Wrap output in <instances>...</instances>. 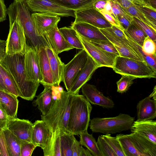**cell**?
Masks as SVG:
<instances>
[{
    "label": "cell",
    "mask_w": 156,
    "mask_h": 156,
    "mask_svg": "<svg viewBox=\"0 0 156 156\" xmlns=\"http://www.w3.org/2000/svg\"><path fill=\"white\" fill-rule=\"evenodd\" d=\"M145 2L150 7L156 9V0H145Z\"/></svg>",
    "instance_id": "58"
},
{
    "label": "cell",
    "mask_w": 156,
    "mask_h": 156,
    "mask_svg": "<svg viewBox=\"0 0 156 156\" xmlns=\"http://www.w3.org/2000/svg\"><path fill=\"white\" fill-rule=\"evenodd\" d=\"M128 135L142 156H156V144L136 133Z\"/></svg>",
    "instance_id": "23"
},
{
    "label": "cell",
    "mask_w": 156,
    "mask_h": 156,
    "mask_svg": "<svg viewBox=\"0 0 156 156\" xmlns=\"http://www.w3.org/2000/svg\"><path fill=\"white\" fill-rule=\"evenodd\" d=\"M112 68L115 73L121 75L130 76L136 78H156V72L145 61L127 57L117 56Z\"/></svg>",
    "instance_id": "7"
},
{
    "label": "cell",
    "mask_w": 156,
    "mask_h": 156,
    "mask_svg": "<svg viewBox=\"0 0 156 156\" xmlns=\"http://www.w3.org/2000/svg\"><path fill=\"white\" fill-rule=\"evenodd\" d=\"M142 55L148 65L155 72H156V55H148L143 53Z\"/></svg>",
    "instance_id": "49"
},
{
    "label": "cell",
    "mask_w": 156,
    "mask_h": 156,
    "mask_svg": "<svg viewBox=\"0 0 156 156\" xmlns=\"http://www.w3.org/2000/svg\"><path fill=\"white\" fill-rule=\"evenodd\" d=\"M66 41L73 48L84 49V47L76 31L71 27H64L58 29Z\"/></svg>",
    "instance_id": "31"
},
{
    "label": "cell",
    "mask_w": 156,
    "mask_h": 156,
    "mask_svg": "<svg viewBox=\"0 0 156 156\" xmlns=\"http://www.w3.org/2000/svg\"><path fill=\"white\" fill-rule=\"evenodd\" d=\"M0 71L6 91L17 98L19 97L17 86L14 80L10 74L0 64Z\"/></svg>",
    "instance_id": "34"
},
{
    "label": "cell",
    "mask_w": 156,
    "mask_h": 156,
    "mask_svg": "<svg viewBox=\"0 0 156 156\" xmlns=\"http://www.w3.org/2000/svg\"><path fill=\"white\" fill-rule=\"evenodd\" d=\"M117 20L119 22L122 27L126 30L133 20V17L132 16H122L118 17Z\"/></svg>",
    "instance_id": "51"
},
{
    "label": "cell",
    "mask_w": 156,
    "mask_h": 156,
    "mask_svg": "<svg viewBox=\"0 0 156 156\" xmlns=\"http://www.w3.org/2000/svg\"><path fill=\"white\" fill-rule=\"evenodd\" d=\"M31 11L58 16L75 17V11L65 8L52 0H25Z\"/></svg>",
    "instance_id": "10"
},
{
    "label": "cell",
    "mask_w": 156,
    "mask_h": 156,
    "mask_svg": "<svg viewBox=\"0 0 156 156\" xmlns=\"http://www.w3.org/2000/svg\"><path fill=\"white\" fill-rule=\"evenodd\" d=\"M3 131L9 156H20L21 140L8 129Z\"/></svg>",
    "instance_id": "29"
},
{
    "label": "cell",
    "mask_w": 156,
    "mask_h": 156,
    "mask_svg": "<svg viewBox=\"0 0 156 156\" xmlns=\"http://www.w3.org/2000/svg\"><path fill=\"white\" fill-rule=\"evenodd\" d=\"M133 3L135 5L144 6L150 7L147 4L145 0H131ZM151 8V7H150Z\"/></svg>",
    "instance_id": "56"
},
{
    "label": "cell",
    "mask_w": 156,
    "mask_h": 156,
    "mask_svg": "<svg viewBox=\"0 0 156 156\" xmlns=\"http://www.w3.org/2000/svg\"><path fill=\"white\" fill-rule=\"evenodd\" d=\"M135 6L144 14L148 19L156 25V9L144 6Z\"/></svg>",
    "instance_id": "45"
},
{
    "label": "cell",
    "mask_w": 156,
    "mask_h": 156,
    "mask_svg": "<svg viewBox=\"0 0 156 156\" xmlns=\"http://www.w3.org/2000/svg\"><path fill=\"white\" fill-rule=\"evenodd\" d=\"M31 17L37 32L42 36L60 20V17L48 13L34 12L31 14Z\"/></svg>",
    "instance_id": "20"
},
{
    "label": "cell",
    "mask_w": 156,
    "mask_h": 156,
    "mask_svg": "<svg viewBox=\"0 0 156 156\" xmlns=\"http://www.w3.org/2000/svg\"><path fill=\"white\" fill-rule=\"evenodd\" d=\"M24 55L20 54L7 55L0 64L14 80L18 96L27 101H32L35 96L40 83L28 80L25 70Z\"/></svg>",
    "instance_id": "1"
},
{
    "label": "cell",
    "mask_w": 156,
    "mask_h": 156,
    "mask_svg": "<svg viewBox=\"0 0 156 156\" xmlns=\"http://www.w3.org/2000/svg\"><path fill=\"white\" fill-rule=\"evenodd\" d=\"M6 41L0 39V63L7 55L6 52Z\"/></svg>",
    "instance_id": "55"
},
{
    "label": "cell",
    "mask_w": 156,
    "mask_h": 156,
    "mask_svg": "<svg viewBox=\"0 0 156 156\" xmlns=\"http://www.w3.org/2000/svg\"><path fill=\"white\" fill-rule=\"evenodd\" d=\"M134 121V117L120 113L114 117L94 118L90 119L89 126L93 133L113 134L130 129Z\"/></svg>",
    "instance_id": "6"
},
{
    "label": "cell",
    "mask_w": 156,
    "mask_h": 156,
    "mask_svg": "<svg viewBox=\"0 0 156 156\" xmlns=\"http://www.w3.org/2000/svg\"><path fill=\"white\" fill-rule=\"evenodd\" d=\"M151 98H152L153 99L156 100V87L155 86L154 88L152 93L149 95Z\"/></svg>",
    "instance_id": "60"
},
{
    "label": "cell",
    "mask_w": 156,
    "mask_h": 156,
    "mask_svg": "<svg viewBox=\"0 0 156 156\" xmlns=\"http://www.w3.org/2000/svg\"><path fill=\"white\" fill-rule=\"evenodd\" d=\"M65 8L75 11L92 6L94 0H52Z\"/></svg>",
    "instance_id": "33"
},
{
    "label": "cell",
    "mask_w": 156,
    "mask_h": 156,
    "mask_svg": "<svg viewBox=\"0 0 156 156\" xmlns=\"http://www.w3.org/2000/svg\"><path fill=\"white\" fill-rule=\"evenodd\" d=\"M73 94L62 90L55 100L50 110L41 119L49 128L51 134L59 132H68V122Z\"/></svg>",
    "instance_id": "2"
},
{
    "label": "cell",
    "mask_w": 156,
    "mask_h": 156,
    "mask_svg": "<svg viewBox=\"0 0 156 156\" xmlns=\"http://www.w3.org/2000/svg\"><path fill=\"white\" fill-rule=\"evenodd\" d=\"M138 121L152 120L156 117V100L149 96L140 100L136 105Z\"/></svg>",
    "instance_id": "21"
},
{
    "label": "cell",
    "mask_w": 156,
    "mask_h": 156,
    "mask_svg": "<svg viewBox=\"0 0 156 156\" xmlns=\"http://www.w3.org/2000/svg\"><path fill=\"white\" fill-rule=\"evenodd\" d=\"M19 101L14 95L0 90V104L9 118L16 117Z\"/></svg>",
    "instance_id": "27"
},
{
    "label": "cell",
    "mask_w": 156,
    "mask_h": 156,
    "mask_svg": "<svg viewBox=\"0 0 156 156\" xmlns=\"http://www.w3.org/2000/svg\"></svg>",
    "instance_id": "62"
},
{
    "label": "cell",
    "mask_w": 156,
    "mask_h": 156,
    "mask_svg": "<svg viewBox=\"0 0 156 156\" xmlns=\"http://www.w3.org/2000/svg\"><path fill=\"white\" fill-rule=\"evenodd\" d=\"M113 0L117 3L126 12L129 7L133 5H135L133 3L131 0Z\"/></svg>",
    "instance_id": "52"
},
{
    "label": "cell",
    "mask_w": 156,
    "mask_h": 156,
    "mask_svg": "<svg viewBox=\"0 0 156 156\" xmlns=\"http://www.w3.org/2000/svg\"><path fill=\"white\" fill-rule=\"evenodd\" d=\"M44 89L42 92L37 96V98L33 102V105L37 107L42 113L44 115L52 107L55 99L53 94V86L43 85Z\"/></svg>",
    "instance_id": "24"
},
{
    "label": "cell",
    "mask_w": 156,
    "mask_h": 156,
    "mask_svg": "<svg viewBox=\"0 0 156 156\" xmlns=\"http://www.w3.org/2000/svg\"><path fill=\"white\" fill-rule=\"evenodd\" d=\"M92 43L103 50L113 53L117 56H119L117 50L113 44L108 40H92L90 41Z\"/></svg>",
    "instance_id": "40"
},
{
    "label": "cell",
    "mask_w": 156,
    "mask_h": 156,
    "mask_svg": "<svg viewBox=\"0 0 156 156\" xmlns=\"http://www.w3.org/2000/svg\"><path fill=\"white\" fill-rule=\"evenodd\" d=\"M51 131L42 120H37L33 123L31 142L36 146L45 150L48 144L51 137Z\"/></svg>",
    "instance_id": "19"
},
{
    "label": "cell",
    "mask_w": 156,
    "mask_h": 156,
    "mask_svg": "<svg viewBox=\"0 0 156 156\" xmlns=\"http://www.w3.org/2000/svg\"><path fill=\"white\" fill-rule=\"evenodd\" d=\"M9 117L5 110L0 104V129H7Z\"/></svg>",
    "instance_id": "48"
},
{
    "label": "cell",
    "mask_w": 156,
    "mask_h": 156,
    "mask_svg": "<svg viewBox=\"0 0 156 156\" xmlns=\"http://www.w3.org/2000/svg\"><path fill=\"white\" fill-rule=\"evenodd\" d=\"M109 0L111 5L112 13L115 18L117 20L118 18L121 16H131L128 14L117 3L114 1L113 0Z\"/></svg>",
    "instance_id": "46"
},
{
    "label": "cell",
    "mask_w": 156,
    "mask_h": 156,
    "mask_svg": "<svg viewBox=\"0 0 156 156\" xmlns=\"http://www.w3.org/2000/svg\"><path fill=\"white\" fill-rule=\"evenodd\" d=\"M135 77L127 75H122L121 78L116 82L117 92L122 94L126 92L133 83Z\"/></svg>",
    "instance_id": "38"
},
{
    "label": "cell",
    "mask_w": 156,
    "mask_h": 156,
    "mask_svg": "<svg viewBox=\"0 0 156 156\" xmlns=\"http://www.w3.org/2000/svg\"><path fill=\"white\" fill-rule=\"evenodd\" d=\"M72 151V156H93L91 152L87 149L84 148L76 138L73 143Z\"/></svg>",
    "instance_id": "42"
},
{
    "label": "cell",
    "mask_w": 156,
    "mask_h": 156,
    "mask_svg": "<svg viewBox=\"0 0 156 156\" xmlns=\"http://www.w3.org/2000/svg\"><path fill=\"white\" fill-rule=\"evenodd\" d=\"M84 49L96 62L99 67H113L117 56L97 46L90 41L78 34Z\"/></svg>",
    "instance_id": "11"
},
{
    "label": "cell",
    "mask_w": 156,
    "mask_h": 156,
    "mask_svg": "<svg viewBox=\"0 0 156 156\" xmlns=\"http://www.w3.org/2000/svg\"><path fill=\"white\" fill-rule=\"evenodd\" d=\"M0 89L6 92V89L0 71Z\"/></svg>",
    "instance_id": "59"
},
{
    "label": "cell",
    "mask_w": 156,
    "mask_h": 156,
    "mask_svg": "<svg viewBox=\"0 0 156 156\" xmlns=\"http://www.w3.org/2000/svg\"><path fill=\"white\" fill-rule=\"evenodd\" d=\"M126 30L141 47L142 46L145 38L147 37L146 34L133 20Z\"/></svg>",
    "instance_id": "35"
},
{
    "label": "cell",
    "mask_w": 156,
    "mask_h": 156,
    "mask_svg": "<svg viewBox=\"0 0 156 156\" xmlns=\"http://www.w3.org/2000/svg\"><path fill=\"white\" fill-rule=\"evenodd\" d=\"M0 149L2 156H9L3 131L0 129Z\"/></svg>",
    "instance_id": "50"
},
{
    "label": "cell",
    "mask_w": 156,
    "mask_h": 156,
    "mask_svg": "<svg viewBox=\"0 0 156 156\" xmlns=\"http://www.w3.org/2000/svg\"><path fill=\"white\" fill-rule=\"evenodd\" d=\"M141 50L143 53L145 55H156V41L147 36L144 41Z\"/></svg>",
    "instance_id": "41"
},
{
    "label": "cell",
    "mask_w": 156,
    "mask_h": 156,
    "mask_svg": "<svg viewBox=\"0 0 156 156\" xmlns=\"http://www.w3.org/2000/svg\"><path fill=\"white\" fill-rule=\"evenodd\" d=\"M126 12L132 17H134L148 25L156 31V25L148 19L144 14L138 9L135 5H133L126 10Z\"/></svg>",
    "instance_id": "36"
},
{
    "label": "cell",
    "mask_w": 156,
    "mask_h": 156,
    "mask_svg": "<svg viewBox=\"0 0 156 156\" xmlns=\"http://www.w3.org/2000/svg\"><path fill=\"white\" fill-rule=\"evenodd\" d=\"M130 129L132 132L136 133L156 144L155 120L134 121Z\"/></svg>",
    "instance_id": "26"
},
{
    "label": "cell",
    "mask_w": 156,
    "mask_h": 156,
    "mask_svg": "<svg viewBox=\"0 0 156 156\" xmlns=\"http://www.w3.org/2000/svg\"><path fill=\"white\" fill-rule=\"evenodd\" d=\"M7 14L9 19V29L6 40V54L24 55L27 45L23 27L16 17L9 13Z\"/></svg>",
    "instance_id": "8"
},
{
    "label": "cell",
    "mask_w": 156,
    "mask_h": 156,
    "mask_svg": "<svg viewBox=\"0 0 156 156\" xmlns=\"http://www.w3.org/2000/svg\"><path fill=\"white\" fill-rule=\"evenodd\" d=\"M30 11L25 0H14L7 9V13L18 19L23 29L27 45L38 50L41 47L49 46L43 36H40L37 32Z\"/></svg>",
    "instance_id": "3"
},
{
    "label": "cell",
    "mask_w": 156,
    "mask_h": 156,
    "mask_svg": "<svg viewBox=\"0 0 156 156\" xmlns=\"http://www.w3.org/2000/svg\"><path fill=\"white\" fill-rule=\"evenodd\" d=\"M7 9L4 0H0V22L6 19Z\"/></svg>",
    "instance_id": "53"
},
{
    "label": "cell",
    "mask_w": 156,
    "mask_h": 156,
    "mask_svg": "<svg viewBox=\"0 0 156 156\" xmlns=\"http://www.w3.org/2000/svg\"><path fill=\"white\" fill-rule=\"evenodd\" d=\"M24 66L28 80L41 84L43 77L38 50L27 45V50L24 55Z\"/></svg>",
    "instance_id": "13"
},
{
    "label": "cell",
    "mask_w": 156,
    "mask_h": 156,
    "mask_svg": "<svg viewBox=\"0 0 156 156\" xmlns=\"http://www.w3.org/2000/svg\"><path fill=\"white\" fill-rule=\"evenodd\" d=\"M33 125L28 120L9 118L7 129L21 141L31 142Z\"/></svg>",
    "instance_id": "15"
},
{
    "label": "cell",
    "mask_w": 156,
    "mask_h": 156,
    "mask_svg": "<svg viewBox=\"0 0 156 156\" xmlns=\"http://www.w3.org/2000/svg\"><path fill=\"white\" fill-rule=\"evenodd\" d=\"M74 135L68 132L51 134L49 143L43 151L44 156H72Z\"/></svg>",
    "instance_id": "9"
},
{
    "label": "cell",
    "mask_w": 156,
    "mask_h": 156,
    "mask_svg": "<svg viewBox=\"0 0 156 156\" xmlns=\"http://www.w3.org/2000/svg\"><path fill=\"white\" fill-rule=\"evenodd\" d=\"M92 107L83 95L73 94L71 105L67 130L74 135L87 130Z\"/></svg>",
    "instance_id": "4"
},
{
    "label": "cell",
    "mask_w": 156,
    "mask_h": 156,
    "mask_svg": "<svg viewBox=\"0 0 156 156\" xmlns=\"http://www.w3.org/2000/svg\"><path fill=\"white\" fill-rule=\"evenodd\" d=\"M79 135L80 144L85 147L93 156H102L98 147L97 141L92 134H89L87 130H86Z\"/></svg>",
    "instance_id": "30"
},
{
    "label": "cell",
    "mask_w": 156,
    "mask_h": 156,
    "mask_svg": "<svg viewBox=\"0 0 156 156\" xmlns=\"http://www.w3.org/2000/svg\"><path fill=\"white\" fill-rule=\"evenodd\" d=\"M50 48L56 54L68 51L74 48L65 40L56 25L43 35Z\"/></svg>",
    "instance_id": "18"
},
{
    "label": "cell",
    "mask_w": 156,
    "mask_h": 156,
    "mask_svg": "<svg viewBox=\"0 0 156 156\" xmlns=\"http://www.w3.org/2000/svg\"><path fill=\"white\" fill-rule=\"evenodd\" d=\"M133 17V20L143 30L147 36L151 39L156 41V31L136 18Z\"/></svg>",
    "instance_id": "43"
},
{
    "label": "cell",
    "mask_w": 156,
    "mask_h": 156,
    "mask_svg": "<svg viewBox=\"0 0 156 156\" xmlns=\"http://www.w3.org/2000/svg\"><path fill=\"white\" fill-rule=\"evenodd\" d=\"M38 51L43 77V81L41 84L54 86L52 75L45 47H41Z\"/></svg>",
    "instance_id": "28"
},
{
    "label": "cell",
    "mask_w": 156,
    "mask_h": 156,
    "mask_svg": "<svg viewBox=\"0 0 156 156\" xmlns=\"http://www.w3.org/2000/svg\"><path fill=\"white\" fill-rule=\"evenodd\" d=\"M51 70L52 75L54 86L58 87L62 81L63 72L65 64L49 46H46Z\"/></svg>",
    "instance_id": "25"
},
{
    "label": "cell",
    "mask_w": 156,
    "mask_h": 156,
    "mask_svg": "<svg viewBox=\"0 0 156 156\" xmlns=\"http://www.w3.org/2000/svg\"><path fill=\"white\" fill-rule=\"evenodd\" d=\"M88 54L84 49L80 50L64 66L62 81L67 91L69 90L74 80L85 66Z\"/></svg>",
    "instance_id": "12"
},
{
    "label": "cell",
    "mask_w": 156,
    "mask_h": 156,
    "mask_svg": "<svg viewBox=\"0 0 156 156\" xmlns=\"http://www.w3.org/2000/svg\"><path fill=\"white\" fill-rule=\"evenodd\" d=\"M70 27L78 34L89 41L108 40L98 28L88 23L73 22Z\"/></svg>",
    "instance_id": "22"
},
{
    "label": "cell",
    "mask_w": 156,
    "mask_h": 156,
    "mask_svg": "<svg viewBox=\"0 0 156 156\" xmlns=\"http://www.w3.org/2000/svg\"><path fill=\"white\" fill-rule=\"evenodd\" d=\"M98 68L96 62L88 55L85 66L74 80L68 92L73 94H79L82 87L90 80L94 72Z\"/></svg>",
    "instance_id": "16"
},
{
    "label": "cell",
    "mask_w": 156,
    "mask_h": 156,
    "mask_svg": "<svg viewBox=\"0 0 156 156\" xmlns=\"http://www.w3.org/2000/svg\"><path fill=\"white\" fill-rule=\"evenodd\" d=\"M104 9L106 12L110 14L115 18L112 11L111 5L109 0L107 1Z\"/></svg>",
    "instance_id": "57"
},
{
    "label": "cell",
    "mask_w": 156,
    "mask_h": 156,
    "mask_svg": "<svg viewBox=\"0 0 156 156\" xmlns=\"http://www.w3.org/2000/svg\"><path fill=\"white\" fill-rule=\"evenodd\" d=\"M81 88L83 95L90 103L106 108L114 107L115 104L113 101L104 95L95 86L86 83Z\"/></svg>",
    "instance_id": "17"
},
{
    "label": "cell",
    "mask_w": 156,
    "mask_h": 156,
    "mask_svg": "<svg viewBox=\"0 0 156 156\" xmlns=\"http://www.w3.org/2000/svg\"><path fill=\"white\" fill-rule=\"evenodd\" d=\"M119 141L125 156H142L136 150L128 134H120L116 136Z\"/></svg>",
    "instance_id": "32"
},
{
    "label": "cell",
    "mask_w": 156,
    "mask_h": 156,
    "mask_svg": "<svg viewBox=\"0 0 156 156\" xmlns=\"http://www.w3.org/2000/svg\"><path fill=\"white\" fill-rule=\"evenodd\" d=\"M108 0H94L92 7L99 11L104 9L105 5Z\"/></svg>",
    "instance_id": "54"
},
{
    "label": "cell",
    "mask_w": 156,
    "mask_h": 156,
    "mask_svg": "<svg viewBox=\"0 0 156 156\" xmlns=\"http://www.w3.org/2000/svg\"><path fill=\"white\" fill-rule=\"evenodd\" d=\"M74 22H84L99 29L111 27L112 25L105 19L101 13L92 6L75 11Z\"/></svg>",
    "instance_id": "14"
},
{
    "label": "cell",
    "mask_w": 156,
    "mask_h": 156,
    "mask_svg": "<svg viewBox=\"0 0 156 156\" xmlns=\"http://www.w3.org/2000/svg\"><path fill=\"white\" fill-rule=\"evenodd\" d=\"M101 32L114 45L120 56L145 61L141 54V47L139 45L125 29L119 37L113 31L111 27L99 29Z\"/></svg>",
    "instance_id": "5"
},
{
    "label": "cell",
    "mask_w": 156,
    "mask_h": 156,
    "mask_svg": "<svg viewBox=\"0 0 156 156\" xmlns=\"http://www.w3.org/2000/svg\"><path fill=\"white\" fill-rule=\"evenodd\" d=\"M117 156H125L121 145L116 136L113 137L111 134L102 135Z\"/></svg>",
    "instance_id": "37"
},
{
    "label": "cell",
    "mask_w": 156,
    "mask_h": 156,
    "mask_svg": "<svg viewBox=\"0 0 156 156\" xmlns=\"http://www.w3.org/2000/svg\"><path fill=\"white\" fill-rule=\"evenodd\" d=\"M32 142L21 141L20 149V156H31L36 147Z\"/></svg>",
    "instance_id": "44"
},
{
    "label": "cell",
    "mask_w": 156,
    "mask_h": 156,
    "mask_svg": "<svg viewBox=\"0 0 156 156\" xmlns=\"http://www.w3.org/2000/svg\"><path fill=\"white\" fill-rule=\"evenodd\" d=\"M0 156H2L1 153V152L0 149Z\"/></svg>",
    "instance_id": "61"
},
{
    "label": "cell",
    "mask_w": 156,
    "mask_h": 156,
    "mask_svg": "<svg viewBox=\"0 0 156 156\" xmlns=\"http://www.w3.org/2000/svg\"><path fill=\"white\" fill-rule=\"evenodd\" d=\"M99 11L112 25L116 26L122 30L124 29L121 25L119 22L111 14L106 12L104 9L100 10Z\"/></svg>",
    "instance_id": "47"
},
{
    "label": "cell",
    "mask_w": 156,
    "mask_h": 156,
    "mask_svg": "<svg viewBox=\"0 0 156 156\" xmlns=\"http://www.w3.org/2000/svg\"><path fill=\"white\" fill-rule=\"evenodd\" d=\"M97 142L102 156H117L102 135L99 136Z\"/></svg>",
    "instance_id": "39"
}]
</instances>
